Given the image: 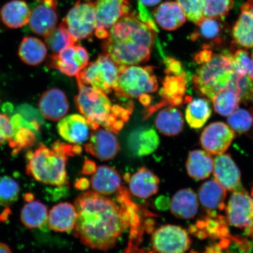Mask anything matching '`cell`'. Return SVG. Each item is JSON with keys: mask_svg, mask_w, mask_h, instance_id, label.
Listing matches in <instances>:
<instances>
[{"mask_svg": "<svg viewBox=\"0 0 253 253\" xmlns=\"http://www.w3.org/2000/svg\"><path fill=\"white\" fill-rule=\"evenodd\" d=\"M39 3H49V4L57 5L56 0H36Z\"/></svg>", "mask_w": 253, "mask_h": 253, "instance_id": "54", "label": "cell"}, {"mask_svg": "<svg viewBox=\"0 0 253 253\" xmlns=\"http://www.w3.org/2000/svg\"><path fill=\"white\" fill-rule=\"evenodd\" d=\"M252 115L253 116V107H252Z\"/></svg>", "mask_w": 253, "mask_h": 253, "instance_id": "57", "label": "cell"}, {"mask_svg": "<svg viewBox=\"0 0 253 253\" xmlns=\"http://www.w3.org/2000/svg\"><path fill=\"white\" fill-rule=\"evenodd\" d=\"M199 199L208 216H216L217 211L225 209L226 190L216 180H210L202 185L198 192Z\"/></svg>", "mask_w": 253, "mask_h": 253, "instance_id": "22", "label": "cell"}, {"mask_svg": "<svg viewBox=\"0 0 253 253\" xmlns=\"http://www.w3.org/2000/svg\"><path fill=\"white\" fill-rule=\"evenodd\" d=\"M48 211L45 204L40 201L28 202L22 209V223L30 229H38L45 225L48 219Z\"/></svg>", "mask_w": 253, "mask_h": 253, "instance_id": "33", "label": "cell"}, {"mask_svg": "<svg viewBox=\"0 0 253 253\" xmlns=\"http://www.w3.org/2000/svg\"><path fill=\"white\" fill-rule=\"evenodd\" d=\"M122 177L114 168L102 166L97 168L91 179L93 191L103 195L118 192L121 187Z\"/></svg>", "mask_w": 253, "mask_h": 253, "instance_id": "24", "label": "cell"}, {"mask_svg": "<svg viewBox=\"0 0 253 253\" xmlns=\"http://www.w3.org/2000/svg\"><path fill=\"white\" fill-rule=\"evenodd\" d=\"M39 106L44 118L54 122L64 118L69 110L68 98L59 88L45 91L40 98Z\"/></svg>", "mask_w": 253, "mask_h": 253, "instance_id": "18", "label": "cell"}, {"mask_svg": "<svg viewBox=\"0 0 253 253\" xmlns=\"http://www.w3.org/2000/svg\"><path fill=\"white\" fill-rule=\"evenodd\" d=\"M215 112L223 116H229L238 108L240 99L232 91L224 90L212 99Z\"/></svg>", "mask_w": 253, "mask_h": 253, "instance_id": "38", "label": "cell"}, {"mask_svg": "<svg viewBox=\"0 0 253 253\" xmlns=\"http://www.w3.org/2000/svg\"><path fill=\"white\" fill-rule=\"evenodd\" d=\"M58 21L57 5L43 2L31 11L28 24L32 32L45 38L55 29Z\"/></svg>", "mask_w": 253, "mask_h": 253, "instance_id": "19", "label": "cell"}, {"mask_svg": "<svg viewBox=\"0 0 253 253\" xmlns=\"http://www.w3.org/2000/svg\"><path fill=\"white\" fill-rule=\"evenodd\" d=\"M213 53L211 50L208 49H204L202 51L199 52L195 56V59L199 64H204V63L210 61L212 56Z\"/></svg>", "mask_w": 253, "mask_h": 253, "instance_id": "47", "label": "cell"}, {"mask_svg": "<svg viewBox=\"0 0 253 253\" xmlns=\"http://www.w3.org/2000/svg\"><path fill=\"white\" fill-rule=\"evenodd\" d=\"M227 219L234 227L253 236V199L242 186L233 191L226 208Z\"/></svg>", "mask_w": 253, "mask_h": 253, "instance_id": "9", "label": "cell"}, {"mask_svg": "<svg viewBox=\"0 0 253 253\" xmlns=\"http://www.w3.org/2000/svg\"><path fill=\"white\" fill-rule=\"evenodd\" d=\"M181 6L186 17L197 24L204 18V0H177Z\"/></svg>", "mask_w": 253, "mask_h": 253, "instance_id": "42", "label": "cell"}, {"mask_svg": "<svg viewBox=\"0 0 253 253\" xmlns=\"http://www.w3.org/2000/svg\"><path fill=\"white\" fill-rule=\"evenodd\" d=\"M252 197H253V186L252 191Z\"/></svg>", "mask_w": 253, "mask_h": 253, "instance_id": "56", "label": "cell"}, {"mask_svg": "<svg viewBox=\"0 0 253 253\" xmlns=\"http://www.w3.org/2000/svg\"><path fill=\"white\" fill-rule=\"evenodd\" d=\"M229 125L238 133L248 132L253 125V116L249 111L245 109H237L227 119Z\"/></svg>", "mask_w": 253, "mask_h": 253, "instance_id": "40", "label": "cell"}, {"mask_svg": "<svg viewBox=\"0 0 253 253\" xmlns=\"http://www.w3.org/2000/svg\"><path fill=\"white\" fill-rule=\"evenodd\" d=\"M77 212L74 205L62 202L53 207L48 214L50 229L58 232H69L74 230Z\"/></svg>", "mask_w": 253, "mask_h": 253, "instance_id": "25", "label": "cell"}, {"mask_svg": "<svg viewBox=\"0 0 253 253\" xmlns=\"http://www.w3.org/2000/svg\"><path fill=\"white\" fill-rule=\"evenodd\" d=\"M211 110L210 104L203 99L190 101L186 107L185 117L188 125L192 128H200L210 118Z\"/></svg>", "mask_w": 253, "mask_h": 253, "instance_id": "35", "label": "cell"}, {"mask_svg": "<svg viewBox=\"0 0 253 253\" xmlns=\"http://www.w3.org/2000/svg\"><path fill=\"white\" fill-rule=\"evenodd\" d=\"M226 90L236 93L243 103L246 104L253 101V83L248 76L235 71Z\"/></svg>", "mask_w": 253, "mask_h": 253, "instance_id": "37", "label": "cell"}, {"mask_svg": "<svg viewBox=\"0 0 253 253\" xmlns=\"http://www.w3.org/2000/svg\"><path fill=\"white\" fill-rule=\"evenodd\" d=\"M45 40L53 54H57L66 47L74 45L77 42V40L69 33L63 22L45 37Z\"/></svg>", "mask_w": 253, "mask_h": 253, "instance_id": "36", "label": "cell"}, {"mask_svg": "<svg viewBox=\"0 0 253 253\" xmlns=\"http://www.w3.org/2000/svg\"><path fill=\"white\" fill-rule=\"evenodd\" d=\"M82 148L78 144H68L58 141L48 148L42 143L34 151H28L27 175L37 181L55 186L68 183L66 164L69 157L80 155Z\"/></svg>", "mask_w": 253, "mask_h": 253, "instance_id": "4", "label": "cell"}, {"mask_svg": "<svg viewBox=\"0 0 253 253\" xmlns=\"http://www.w3.org/2000/svg\"><path fill=\"white\" fill-rule=\"evenodd\" d=\"M213 171L216 181L226 191L242 187L241 173L230 155H218L213 160Z\"/></svg>", "mask_w": 253, "mask_h": 253, "instance_id": "16", "label": "cell"}, {"mask_svg": "<svg viewBox=\"0 0 253 253\" xmlns=\"http://www.w3.org/2000/svg\"><path fill=\"white\" fill-rule=\"evenodd\" d=\"M0 253H12L11 249L5 243L0 242Z\"/></svg>", "mask_w": 253, "mask_h": 253, "instance_id": "53", "label": "cell"}, {"mask_svg": "<svg viewBox=\"0 0 253 253\" xmlns=\"http://www.w3.org/2000/svg\"><path fill=\"white\" fill-rule=\"evenodd\" d=\"M139 1L142 5L154 6L159 4L161 0H139Z\"/></svg>", "mask_w": 253, "mask_h": 253, "instance_id": "52", "label": "cell"}, {"mask_svg": "<svg viewBox=\"0 0 253 253\" xmlns=\"http://www.w3.org/2000/svg\"><path fill=\"white\" fill-rule=\"evenodd\" d=\"M242 11H246L249 12L253 16V0H248L242 6Z\"/></svg>", "mask_w": 253, "mask_h": 253, "instance_id": "50", "label": "cell"}, {"mask_svg": "<svg viewBox=\"0 0 253 253\" xmlns=\"http://www.w3.org/2000/svg\"><path fill=\"white\" fill-rule=\"evenodd\" d=\"M235 71L232 55L213 54L210 61L199 68L192 80L202 94L212 100L215 95L226 90Z\"/></svg>", "mask_w": 253, "mask_h": 253, "instance_id": "5", "label": "cell"}, {"mask_svg": "<svg viewBox=\"0 0 253 253\" xmlns=\"http://www.w3.org/2000/svg\"><path fill=\"white\" fill-rule=\"evenodd\" d=\"M166 65V74L168 75H180L185 74L183 71L181 63L177 60L169 57L165 60Z\"/></svg>", "mask_w": 253, "mask_h": 253, "instance_id": "45", "label": "cell"}, {"mask_svg": "<svg viewBox=\"0 0 253 253\" xmlns=\"http://www.w3.org/2000/svg\"><path fill=\"white\" fill-rule=\"evenodd\" d=\"M18 55L21 61L27 65H39L46 58V46L37 38L25 37L19 46Z\"/></svg>", "mask_w": 253, "mask_h": 253, "instance_id": "32", "label": "cell"}, {"mask_svg": "<svg viewBox=\"0 0 253 253\" xmlns=\"http://www.w3.org/2000/svg\"><path fill=\"white\" fill-rule=\"evenodd\" d=\"M89 125L83 116L71 115L60 120L57 130L61 137L72 144H82L90 137Z\"/></svg>", "mask_w": 253, "mask_h": 253, "instance_id": "20", "label": "cell"}, {"mask_svg": "<svg viewBox=\"0 0 253 253\" xmlns=\"http://www.w3.org/2000/svg\"><path fill=\"white\" fill-rule=\"evenodd\" d=\"M155 123L158 130L166 136L178 135L184 125L182 113L173 106L160 111Z\"/></svg>", "mask_w": 253, "mask_h": 253, "instance_id": "31", "label": "cell"}, {"mask_svg": "<svg viewBox=\"0 0 253 253\" xmlns=\"http://www.w3.org/2000/svg\"><path fill=\"white\" fill-rule=\"evenodd\" d=\"M141 240L129 238L127 247L122 253H153L139 248Z\"/></svg>", "mask_w": 253, "mask_h": 253, "instance_id": "46", "label": "cell"}, {"mask_svg": "<svg viewBox=\"0 0 253 253\" xmlns=\"http://www.w3.org/2000/svg\"><path fill=\"white\" fill-rule=\"evenodd\" d=\"M77 219L74 236L87 248L103 252L113 249L126 230L133 224V212L95 191L82 193L75 199Z\"/></svg>", "mask_w": 253, "mask_h": 253, "instance_id": "1", "label": "cell"}, {"mask_svg": "<svg viewBox=\"0 0 253 253\" xmlns=\"http://www.w3.org/2000/svg\"><path fill=\"white\" fill-rule=\"evenodd\" d=\"M157 23L164 30L173 31L178 29L185 23L186 16L178 2H165L153 12Z\"/></svg>", "mask_w": 253, "mask_h": 253, "instance_id": "28", "label": "cell"}, {"mask_svg": "<svg viewBox=\"0 0 253 253\" xmlns=\"http://www.w3.org/2000/svg\"><path fill=\"white\" fill-rule=\"evenodd\" d=\"M11 121L13 133L8 144L12 150V154L17 155L36 143V132L39 130L40 126L37 122H28L18 115L14 116Z\"/></svg>", "mask_w": 253, "mask_h": 253, "instance_id": "17", "label": "cell"}, {"mask_svg": "<svg viewBox=\"0 0 253 253\" xmlns=\"http://www.w3.org/2000/svg\"><path fill=\"white\" fill-rule=\"evenodd\" d=\"M76 188L81 190V191H85L90 186L89 180L85 178H82L78 180L75 183Z\"/></svg>", "mask_w": 253, "mask_h": 253, "instance_id": "49", "label": "cell"}, {"mask_svg": "<svg viewBox=\"0 0 253 253\" xmlns=\"http://www.w3.org/2000/svg\"><path fill=\"white\" fill-rule=\"evenodd\" d=\"M222 18L204 17L199 22L197 30L192 34V41L202 39L210 42L205 49H209L211 45H217L223 42V35L225 33V24Z\"/></svg>", "mask_w": 253, "mask_h": 253, "instance_id": "26", "label": "cell"}, {"mask_svg": "<svg viewBox=\"0 0 253 253\" xmlns=\"http://www.w3.org/2000/svg\"><path fill=\"white\" fill-rule=\"evenodd\" d=\"M87 153L101 161L113 160L120 150V144L115 133L107 128H97L90 135L84 145Z\"/></svg>", "mask_w": 253, "mask_h": 253, "instance_id": "14", "label": "cell"}, {"mask_svg": "<svg viewBox=\"0 0 253 253\" xmlns=\"http://www.w3.org/2000/svg\"><path fill=\"white\" fill-rule=\"evenodd\" d=\"M89 55L87 50L79 44L66 47L57 54L50 56L47 65L58 69L69 77H77L88 63Z\"/></svg>", "mask_w": 253, "mask_h": 253, "instance_id": "12", "label": "cell"}, {"mask_svg": "<svg viewBox=\"0 0 253 253\" xmlns=\"http://www.w3.org/2000/svg\"><path fill=\"white\" fill-rule=\"evenodd\" d=\"M159 145V136L153 128H137L127 138L128 149L136 157L148 156L154 153Z\"/></svg>", "mask_w": 253, "mask_h": 253, "instance_id": "21", "label": "cell"}, {"mask_svg": "<svg viewBox=\"0 0 253 253\" xmlns=\"http://www.w3.org/2000/svg\"><path fill=\"white\" fill-rule=\"evenodd\" d=\"M235 70L240 74L246 75L253 81V59L244 50H236L232 56Z\"/></svg>", "mask_w": 253, "mask_h": 253, "instance_id": "43", "label": "cell"}, {"mask_svg": "<svg viewBox=\"0 0 253 253\" xmlns=\"http://www.w3.org/2000/svg\"><path fill=\"white\" fill-rule=\"evenodd\" d=\"M233 6V0H204V17L224 18Z\"/></svg>", "mask_w": 253, "mask_h": 253, "instance_id": "41", "label": "cell"}, {"mask_svg": "<svg viewBox=\"0 0 253 253\" xmlns=\"http://www.w3.org/2000/svg\"><path fill=\"white\" fill-rule=\"evenodd\" d=\"M13 128L11 121L4 114L0 113V147L5 142L11 140Z\"/></svg>", "mask_w": 253, "mask_h": 253, "instance_id": "44", "label": "cell"}, {"mask_svg": "<svg viewBox=\"0 0 253 253\" xmlns=\"http://www.w3.org/2000/svg\"><path fill=\"white\" fill-rule=\"evenodd\" d=\"M186 167L191 178L203 180L210 177L213 172V160L207 151H192L188 155Z\"/></svg>", "mask_w": 253, "mask_h": 253, "instance_id": "30", "label": "cell"}, {"mask_svg": "<svg viewBox=\"0 0 253 253\" xmlns=\"http://www.w3.org/2000/svg\"><path fill=\"white\" fill-rule=\"evenodd\" d=\"M0 14L6 26L17 29L29 23L31 11L25 1L12 0L3 6Z\"/></svg>", "mask_w": 253, "mask_h": 253, "instance_id": "29", "label": "cell"}, {"mask_svg": "<svg viewBox=\"0 0 253 253\" xmlns=\"http://www.w3.org/2000/svg\"><path fill=\"white\" fill-rule=\"evenodd\" d=\"M128 0H97L95 3L96 29L108 31L128 13Z\"/></svg>", "mask_w": 253, "mask_h": 253, "instance_id": "15", "label": "cell"}, {"mask_svg": "<svg viewBox=\"0 0 253 253\" xmlns=\"http://www.w3.org/2000/svg\"><path fill=\"white\" fill-rule=\"evenodd\" d=\"M62 22L77 41L89 39L96 28L95 4L88 0H79Z\"/></svg>", "mask_w": 253, "mask_h": 253, "instance_id": "8", "label": "cell"}, {"mask_svg": "<svg viewBox=\"0 0 253 253\" xmlns=\"http://www.w3.org/2000/svg\"><path fill=\"white\" fill-rule=\"evenodd\" d=\"M25 199L27 202H30L34 200V195L33 194H31V193H28V194L25 195Z\"/></svg>", "mask_w": 253, "mask_h": 253, "instance_id": "55", "label": "cell"}, {"mask_svg": "<svg viewBox=\"0 0 253 253\" xmlns=\"http://www.w3.org/2000/svg\"><path fill=\"white\" fill-rule=\"evenodd\" d=\"M197 194L191 189L179 190L173 195L170 201V211L174 216L181 219H191L198 211Z\"/></svg>", "mask_w": 253, "mask_h": 253, "instance_id": "27", "label": "cell"}, {"mask_svg": "<svg viewBox=\"0 0 253 253\" xmlns=\"http://www.w3.org/2000/svg\"><path fill=\"white\" fill-rule=\"evenodd\" d=\"M120 66L109 55H100L79 73L77 76L78 84L96 88L109 94L118 86Z\"/></svg>", "mask_w": 253, "mask_h": 253, "instance_id": "7", "label": "cell"}, {"mask_svg": "<svg viewBox=\"0 0 253 253\" xmlns=\"http://www.w3.org/2000/svg\"><path fill=\"white\" fill-rule=\"evenodd\" d=\"M235 137V132L225 123L214 122L202 132L201 143L208 153L218 156L228 149Z\"/></svg>", "mask_w": 253, "mask_h": 253, "instance_id": "13", "label": "cell"}, {"mask_svg": "<svg viewBox=\"0 0 253 253\" xmlns=\"http://www.w3.org/2000/svg\"><path fill=\"white\" fill-rule=\"evenodd\" d=\"M96 165L94 161L88 159L85 160L84 165L82 168V172L84 175H93L96 172Z\"/></svg>", "mask_w": 253, "mask_h": 253, "instance_id": "48", "label": "cell"}, {"mask_svg": "<svg viewBox=\"0 0 253 253\" xmlns=\"http://www.w3.org/2000/svg\"><path fill=\"white\" fill-rule=\"evenodd\" d=\"M158 31L137 15L128 12L111 28L109 37L103 41L104 53L119 65L146 62L150 59Z\"/></svg>", "mask_w": 253, "mask_h": 253, "instance_id": "2", "label": "cell"}, {"mask_svg": "<svg viewBox=\"0 0 253 253\" xmlns=\"http://www.w3.org/2000/svg\"><path fill=\"white\" fill-rule=\"evenodd\" d=\"M20 188L18 183L8 176L0 177V206L8 207L17 201Z\"/></svg>", "mask_w": 253, "mask_h": 253, "instance_id": "39", "label": "cell"}, {"mask_svg": "<svg viewBox=\"0 0 253 253\" xmlns=\"http://www.w3.org/2000/svg\"><path fill=\"white\" fill-rule=\"evenodd\" d=\"M252 58L253 59V53H252Z\"/></svg>", "mask_w": 253, "mask_h": 253, "instance_id": "58", "label": "cell"}, {"mask_svg": "<svg viewBox=\"0 0 253 253\" xmlns=\"http://www.w3.org/2000/svg\"><path fill=\"white\" fill-rule=\"evenodd\" d=\"M151 243L157 253H185L191 246V240L181 227L167 224L155 231Z\"/></svg>", "mask_w": 253, "mask_h": 253, "instance_id": "10", "label": "cell"}, {"mask_svg": "<svg viewBox=\"0 0 253 253\" xmlns=\"http://www.w3.org/2000/svg\"><path fill=\"white\" fill-rule=\"evenodd\" d=\"M232 36L237 45L246 49L253 47V16L249 12L242 11L234 25Z\"/></svg>", "mask_w": 253, "mask_h": 253, "instance_id": "34", "label": "cell"}, {"mask_svg": "<svg viewBox=\"0 0 253 253\" xmlns=\"http://www.w3.org/2000/svg\"><path fill=\"white\" fill-rule=\"evenodd\" d=\"M139 99H140V102L142 105L146 107L150 105L151 100L150 95H144V96H141Z\"/></svg>", "mask_w": 253, "mask_h": 253, "instance_id": "51", "label": "cell"}, {"mask_svg": "<svg viewBox=\"0 0 253 253\" xmlns=\"http://www.w3.org/2000/svg\"><path fill=\"white\" fill-rule=\"evenodd\" d=\"M158 83L151 66H120L118 86L115 92L119 97L136 99L156 92Z\"/></svg>", "mask_w": 253, "mask_h": 253, "instance_id": "6", "label": "cell"}, {"mask_svg": "<svg viewBox=\"0 0 253 253\" xmlns=\"http://www.w3.org/2000/svg\"><path fill=\"white\" fill-rule=\"evenodd\" d=\"M79 92L75 97L79 112L87 120L90 128L95 130L100 126L118 133L131 115L132 103L126 106L113 104L103 91L86 85L78 84Z\"/></svg>", "mask_w": 253, "mask_h": 253, "instance_id": "3", "label": "cell"}, {"mask_svg": "<svg viewBox=\"0 0 253 253\" xmlns=\"http://www.w3.org/2000/svg\"><path fill=\"white\" fill-rule=\"evenodd\" d=\"M129 192L136 197L148 199L157 194L160 188V179L145 167H142L129 177Z\"/></svg>", "mask_w": 253, "mask_h": 253, "instance_id": "23", "label": "cell"}, {"mask_svg": "<svg viewBox=\"0 0 253 253\" xmlns=\"http://www.w3.org/2000/svg\"><path fill=\"white\" fill-rule=\"evenodd\" d=\"M187 84L186 73L180 75H167L163 82V87L160 91L162 101L145 110L144 119H147L158 109L164 106H179L183 103H189L192 98L188 96L185 97Z\"/></svg>", "mask_w": 253, "mask_h": 253, "instance_id": "11", "label": "cell"}]
</instances>
